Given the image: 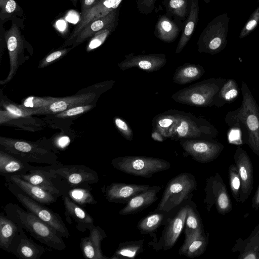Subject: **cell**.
I'll return each instance as SVG.
<instances>
[{
  "mask_svg": "<svg viewBox=\"0 0 259 259\" xmlns=\"http://www.w3.org/2000/svg\"><path fill=\"white\" fill-rule=\"evenodd\" d=\"M240 106L229 111L225 122L230 129L239 132L243 144H247L259 157V106L248 85L242 81Z\"/></svg>",
  "mask_w": 259,
  "mask_h": 259,
  "instance_id": "obj_1",
  "label": "cell"
},
{
  "mask_svg": "<svg viewBox=\"0 0 259 259\" xmlns=\"http://www.w3.org/2000/svg\"><path fill=\"white\" fill-rule=\"evenodd\" d=\"M4 210L9 218L19 224L40 243L59 251L66 249L63 237L55 229L32 212L13 203L5 205Z\"/></svg>",
  "mask_w": 259,
  "mask_h": 259,
  "instance_id": "obj_2",
  "label": "cell"
},
{
  "mask_svg": "<svg viewBox=\"0 0 259 259\" xmlns=\"http://www.w3.org/2000/svg\"><path fill=\"white\" fill-rule=\"evenodd\" d=\"M218 135V130L206 119L176 110L174 120L164 138L175 141L189 138L214 140Z\"/></svg>",
  "mask_w": 259,
  "mask_h": 259,
  "instance_id": "obj_3",
  "label": "cell"
},
{
  "mask_svg": "<svg viewBox=\"0 0 259 259\" xmlns=\"http://www.w3.org/2000/svg\"><path fill=\"white\" fill-rule=\"evenodd\" d=\"M226 80L221 77L208 78L177 91L171 98L183 104L210 107L214 106L218 94Z\"/></svg>",
  "mask_w": 259,
  "mask_h": 259,
  "instance_id": "obj_4",
  "label": "cell"
},
{
  "mask_svg": "<svg viewBox=\"0 0 259 259\" xmlns=\"http://www.w3.org/2000/svg\"><path fill=\"white\" fill-rule=\"evenodd\" d=\"M197 182L190 173L179 174L167 183L154 211L170 212L191 199L197 189Z\"/></svg>",
  "mask_w": 259,
  "mask_h": 259,
  "instance_id": "obj_5",
  "label": "cell"
},
{
  "mask_svg": "<svg viewBox=\"0 0 259 259\" xmlns=\"http://www.w3.org/2000/svg\"><path fill=\"white\" fill-rule=\"evenodd\" d=\"M115 169L125 174L144 178L169 169L170 163L164 159L142 156H125L115 158L111 161Z\"/></svg>",
  "mask_w": 259,
  "mask_h": 259,
  "instance_id": "obj_6",
  "label": "cell"
},
{
  "mask_svg": "<svg viewBox=\"0 0 259 259\" xmlns=\"http://www.w3.org/2000/svg\"><path fill=\"white\" fill-rule=\"evenodd\" d=\"M229 17L224 13L210 21L200 35L198 52L215 55L226 47L229 31Z\"/></svg>",
  "mask_w": 259,
  "mask_h": 259,
  "instance_id": "obj_7",
  "label": "cell"
},
{
  "mask_svg": "<svg viewBox=\"0 0 259 259\" xmlns=\"http://www.w3.org/2000/svg\"><path fill=\"white\" fill-rule=\"evenodd\" d=\"M6 182L9 191L26 210L32 212L51 226L63 237L68 238L70 236L69 230L58 213L27 196L14 183L9 181Z\"/></svg>",
  "mask_w": 259,
  "mask_h": 259,
  "instance_id": "obj_8",
  "label": "cell"
},
{
  "mask_svg": "<svg viewBox=\"0 0 259 259\" xmlns=\"http://www.w3.org/2000/svg\"><path fill=\"white\" fill-rule=\"evenodd\" d=\"M191 199L171 211L164 225L160 237L157 238L156 236L152 238V241L149 242V245L156 251L161 250L166 251L173 247L184 229L189 204Z\"/></svg>",
  "mask_w": 259,
  "mask_h": 259,
  "instance_id": "obj_9",
  "label": "cell"
},
{
  "mask_svg": "<svg viewBox=\"0 0 259 259\" xmlns=\"http://www.w3.org/2000/svg\"><path fill=\"white\" fill-rule=\"evenodd\" d=\"M6 152L28 163L58 164L57 156L37 145L22 141L6 140L1 142Z\"/></svg>",
  "mask_w": 259,
  "mask_h": 259,
  "instance_id": "obj_10",
  "label": "cell"
},
{
  "mask_svg": "<svg viewBox=\"0 0 259 259\" xmlns=\"http://www.w3.org/2000/svg\"><path fill=\"white\" fill-rule=\"evenodd\" d=\"M204 203L209 212L214 205L218 212L225 215L233 208L231 200L222 178L217 172L206 180Z\"/></svg>",
  "mask_w": 259,
  "mask_h": 259,
  "instance_id": "obj_11",
  "label": "cell"
},
{
  "mask_svg": "<svg viewBox=\"0 0 259 259\" xmlns=\"http://www.w3.org/2000/svg\"><path fill=\"white\" fill-rule=\"evenodd\" d=\"M180 143L185 152L195 161L208 163L216 159L223 151L224 146L214 140L183 139Z\"/></svg>",
  "mask_w": 259,
  "mask_h": 259,
  "instance_id": "obj_12",
  "label": "cell"
},
{
  "mask_svg": "<svg viewBox=\"0 0 259 259\" xmlns=\"http://www.w3.org/2000/svg\"><path fill=\"white\" fill-rule=\"evenodd\" d=\"M47 170L62 177L72 188L89 187L99 181L98 173L83 165H63L61 163L51 165Z\"/></svg>",
  "mask_w": 259,
  "mask_h": 259,
  "instance_id": "obj_13",
  "label": "cell"
},
{
  "mask_svg": "<svg viewBox=\"0 0 259 259\" xmlns=\"http://www.w3.org/2000/svg\"><path fill=\"white\" fill-rule=\"evenodd\" d=\"M152 187L144 184L113 182L102 187L101 191L108 202L126 204L133 197Z\"/></svg>",
  "mask_w": 259,
  "mask_h": 259,
  "instance_id": "obj_14",
  "label": "cell"
},
{
  "mask_svg": "<svg viewBox=\"0 0 259 259\" xmlns=\"http://www.w3.org/2000/svg\"><path fill=\"white\" fill-rule=\"evenodd\" d=\"M241 182L239 202L244 203L248 199L253 184V167L251 161L246 151L241 147H237L234 156Z\"/></svg>",
  "mask_w": 259,
  "mask_h": 259,
  "instance_id": "obj_15",
  "label": "cell"
},
{
  "mask_svg": "<svg viewBox=\"0 0 259 259\" xmlns=\"http://www.w3.org/2000/svg\"><path fill=\"white\" fill-rule=\"evenodd\" d=\"M122 0H101L94 6L81 15L80 19L71 35L67 39L65 45L74 40L79 33L91 22L102 18L119 6Z\"/></svg>",
  "mask_w": 259,
  "mask_h": 259,
  "instance_id": "obj_16",
  "label": "cell"
},
{
  "mask_svg": "<svg viewBox=\"0 0 259 259\" xmlns=\"http://www.w3.org/2000/svg\"><path fill=\"white\" fill-rule=\"evenodd\" d=\"M167 60L164 54H148L125 56V59L118 64L119 68L125 70L137 67L148 72L158 71L166 64Z\"/></svg>",
  "mask_w": 259,
  "mask_h": 259,
  "instance_id": "obj_17",
  "label": "cell"
},
{
  "mask_svg": "<svg viewBox=\"0 0 259 259\" xmlns=\"http://www.w3.org/2000/svg\"><path fill=\"white\" fill-rule=\"evenodd\" d=\"M88 236L83 237L80 247L84 258L90 259H109L105 256L101 248L102 241L107 237L105 231L99 226H93L89 230Z\"/></svg>",
  "mask_w": 259,
  "mask_h": 259,
  "instance_id": "obj_18",
  "label": "cell"
},
{
  "mask_svg": "<svg viewBox=\"0 0 259 259\" xmlns=\"http://www.w3.org/2000/svg\"><path fill=\"white\" fill-rule=\"evenodd\" d=\"M96 97V94L88 93L59 98L46 107L32 111V115L58 113L76 106L87 105L93 102Z\"/></svg>",
  "mask_w": 259,
  "mask_h": 259,
  "instance_id": "obj_19",
  "label": "cell"
},
{
  "mask_svg": "<svg viewBox=\"0 0 259 259\" xmlns=\"http://www.w3.org/2000/svg\"><path fill=\"white\" fill-rule=\"evenodd\" d=\"M66 220L71 224L73 220L78 230L84 232L94 226V220L82 206L74 202L68 195L63 196Z\"/></svg>",
  "mask_w": 259,
  "mask_h": 259,
  "instance_id": "obj_20",
  "label": "cell"
},
{
  "mask_svg": "<svg viewBox=\"0 0 259 259\" xmlns=\"http://www.w3.org/2000/svg\"><path fill=\"white\" fill-rule=\"evenodd\" d=\"M45 251V248L28 238L24 231L15 239L11 250L20 259H39Z\"/></svg>",
  "mask_w": 259,
  "mask_h": 259,
  "instance_id": "obj_21",
  "label": "cell"
},
{
  "mask_svg": "<svg viewBox=\"0 0 259 259\" xmlns=\"http://www.w3.org/2000/svg\"><path fill=\"white\" fill-rule=\"evenodd\" d=\"M5 37L10 60V72L7 78L2 81L6 83L13 77L18 67V55L22 48V39L18 27L13 24L11 27L5 33Z\"/></svg>",
  "mask_w": 259,
  "mask_h": 259,
  "instance_id": "obj_22",
  "label": "cell"
},
{
  "mask_svg": "<svg viewBox=\"0 0 259 259\" xmlns=\"http://www.w3.org/2000/svg\"><path fill=\"white\" fill-rule=\"evenodd\" d=\"M161 189L160 186H153L151 189L136 195L128 201L118 213L120 215H126L143 210L158 199L157 195Z\"/></svg>",
  "mask_w": 259,
  "mask_h": 259,
  "instance_id": "obj_23",
  "label": "cell"
},
{
  "mask_svg": "<svg viewBox=\"0 0 259 259\" xmlns=\"http://www.w3.org/2000/svg\"><path fill=\"white\" fill-rule=\"evenodd\" d=\"M6 181L17 185L24 193L35 201L43 204H50L55 202L57 197L39 186L31 184L24 180L18 175L5 178Z\"/></svg>",
  "mask_w": 259,
  "mask_h": 259,
  "instance_id": "obj_24",
  "label": "cell"
},
{
  "mask_svg": "<svg viewBox=\"0 0 259 259\" xmlns=\"http://www.w3.org/2000/svg\"><path fill=\"white\" fill-rule=\"evenodd\" d=\"M231 250L239 252L238 259H259V224L247 238H238Z\"/></svg>",
  "mask_w": 259,
  "mask_h": 259,
  "instance_id": "obj_25",
  "label": "cell"
},
{
  "mask_svg": "<svg viewBox=\"0 0 259 259\" xmlns=\"http://www.w3.org/2000/svg\"><path fill=\"white\" fill-rule=\"evenodd\" d=\"M40 167L32 166L8 152L0 151V174L5 178L26 174L30 170Z\"/></svg>",
  "mask_w": 259,
  "mask_h": 259,
  "instance_id": "obj_26",
  "label": "cell"
},
{
  "mask_svg": "<svg viewBox=\"0 0 259 259\" xmlns=\"http://www.w3.org/2000/svg\"><path fill=\"white\" fill-rule=\"evenodd\" d=\"M5 214L3 212L0 214V247L11 252L14 240L24 229Z\"/></svg>",
  "mask_w": 259,
  "mask_h": 259,
  "instance_id": "obj_27",
  "label": "cell"
},
{
  "mask_svg": "<svg viewBox=\"0 0 259 259\" xmlns=\"http://www.w3.org/2000/svg\"><path fill=\"white\" fill-rule=\"evenodd\" d=\"M42 167L32 169L27 174L19 175L24 180L28 183L40 187L43 189L58 197L61 191L56 187L51 178H56L57 175L51 173L47 169H42Z\"/></svg>",
  "mask_w": 259,
  "mask_h": 259,
  "instance_id": "obj_28",
  "label": "cell"
},
{
  "mask_svg": "<svg viewBox=\"0 0 259 259\" xmlns=\"http://www.w3.org/2000/svg\"><path fill=\"white\" fill-rule=\"evenodd\" d=\"M209 240V234H195L185 237V241L179 249V254L189 258L202 255L206 250Z\"/></svg>",
  "mask_w": 259,
  "mask_h": 259,
  "instance_id": "obj_29",
  "label": "cell"
},
{
  "mask_svg": "<svg viewBox=\"0 0 259 259\" xmlns=\"http://www.w3.org/2000/svg\"><path fill=\"white\" fill-rule=\"evenodd\" d=\"M116 10L108 15L90 22L77 35L74 42V46L82 42L88 38L105 28L113 27L116 17Z\"/></svg>",
  "mask_w": 259,
  "mask_h": 259,
  "instance_id": "obj_30",
  "label": "cell"
},
{
  "mask_svg": "<svg viewBox=\"0 0 259 259\" xmlns=\"http://www.w3.org/2000/svg\"><path fill=\"white\" fill-rule=\"evenodd\" d=\"M171 211L154 210L139 221L137 228L142 234H148L153 238L156 236L157 229L165 225Z\"/></svg>",
  "mask_w": 259,
  "mask_h": 259,
  "instance_id": "obj_31",
  "label": "cell"
},
{
  "mask_svg": "<svg viewBox=\"0 0 259 259\" xmlns=\"http://www.w3.org/2000/svg\"><path fill=\"white\" fill-rule=\"evenodd\" d=\"M204 73L205 70L202 66L186 63L176 69L172 81L179 84H186L199 79Z\"/></svg>",
  "mask_w": 259,
  "mask_h": 259,
  "instance_id": "obj_32",
  "label": "cell"
},
{
  "mask_svg": "<svg viewBox=\"0 0 259 259\" xmlns=\"http://www.w3.org/2000/svg\"><path fill=\"white\" fill-rule=\"evenodd\" d=\"M184 229L185 237H190L195 234L205 233L197 206L192 199L189 202Z\"/></svg>",
  "mask_w": 259,
  "mask_h": 259,
  "instance_id": "obj_33",
  "label": "cell"
},
{
  "mask_svg": "<svg viewBox=\"0 0 259 259\" xmlns=\"http://www.w3.org/2000/svg\"><path fill=\"white\" fill-rule=\"evenodd\" d=\"M199 7L197 0L192 1L190 14L184 30L178 42L176 53H180L190 40L198 18Z\"/></svg>",
  "mask_w": 259,
  "mask_h": 259,
  "instance_id": "obj_34",
  "label": "cell"
},
{
  "mask_svg": "<svg viewBox=\"0 0 259 259\" xmlns=\"http://www.w3.org/2000/svg\"><path fill=\"white\" fill-rule=\"evenodd\" d=\"M143 239L132 240L119 244L110 259H134L144 251Z\"/></svg>",
  "mask_w": 259,
  "mask_h": 259,
  "instance_id": "obj_35",
  "label": "cell"
},
{
  "mask_svg": "<svg viewBox=\"0 0 259 259\" xmlns=\"http://www.w3.org/2000/svg\"><path fill=\"white\" fill-rule=\"evenodd\" d=\"M239 93L240 89L236 80L232 78L227 79L218 94L214 106L220 108L234 102Z\"/></svg>",
  "mask_w": 259,
  "mask_h": 259,
  "instance_id": "obj_36",
  "label": "cell"
},
{
  "mask_svg": "<svg viewBox=\"0 0 259 259\" xmlns=\"http://www.w3.org/2000/svg\"><path fill=\"white\" fill-rule=\"evenodd\" d=\"M156 30L159 39L166 42L174 41L179 32L177 25L166 17H162L158 20Z\"/></svg>",
  "mask_w": 259,
  "mask_h": 259,
  "instance_id": "obj_37",
  "label": "cell"
},
{
  "mask_svg": "<svg viewBox=\"0 0 259 259\" xmlns=\"http://www.w3.org/2000/svg\"><path fill=\"white\" fill-rule=\"evenodd\" d=\"M89 187H75L68 192V196L77 204L84 207L87 204H96L97 203L91 193V189Z\"/></svg>",
  "mask_w": 259,
  "mask_h": 259,
  "instance_id": "obj_38",
  "label": "cell"
},
{
  "mask_svg": "<svg viewBox=\"0 0 259 259\" xmlns=\"http://www.w3.org/2000/svg\"><path fill=\"white\" fill-rule=\"evenodd\" d=\"M59 99L58 98L30 96L24 100L21 106L26 110H30L32 113V111L46 107Z\"/></svg>",
  "mask_w": 259,
  "mask_h": 259,
  "instance_id": "obj_39",
  "label": "cell"
},
{
  "mask_svg": "<svg viewBox=\"0 0 259 259\" xmlns=\"http://www.w3.org/2000/svg\"><path fill=\"white\" fill-rule=\"evenodd\" d=\"M228 172L230 188L232 196L236 202H239L241 182L237 166L231 164L229 167Z\"/></svg>",
  "mask_w": 259,
  "mask_h": 259,
  "instance_id": "obj_40",
  "label": "cell"
},
{
  "mask_svg": "<svg viewBox=\"0 0 259 259\" xmlns=\"http://www.w3.org/2000/svg\"><path fill=\"white\" fill-rule=\"evenodd\" d=\"M259 23V6L250 15L245 25L243 26L239 35V38H243L248 35Z\"/></svg>",
  "mask_w": 259,
  "mask_h": 259,
  "instance_id": "obj_41",
  "label": "cell"
},
{
  "mask_svg": "<svg viewBox=\"0 0 259 259\" xmlns=\"http://www.w3.org/2000/svg\"><path fill=\"white\" fill-rule=\"evenodd\" d=\"M113 27H108L96 33L89 42L87 50L90 51L100 46L110 33Z\"/></svg>",
  "mask_w": 259,
  "mask_h": 259,
  "instance_id": "obj_42",
  "label": "cell"
},
{
  "mask_svg": "<svg viewBox=\"0 0 259 259\" xmlns=\"http://www.w3.org/2000/svg\"><path fill=\"white\" fill-rule=\"evenodd\" d=\"M114 122L121 135L126 140L132 141L133 139V132L128 123L122 118L118 117L114 118Z\"/></svg>",
  "mask_w": 259,
  "mask_h": 259,
  "instance_id": "obj_43",
  "label": "cell"
},
{
  "mask_svg": "<svg viewBox=\"0 0 259 259\" xmlns=\"http://www.w3.org/2000/svg\"><path fill=\"white\" fill-rule=\"evenodd\" d=\"M92 107V105L76 106L58 113L56 115V116L57 117H65L75 116L85 112Z\"/></svg>",
  "mask_w": 259,
  "mask_h": 259,
  "instance_id": "obj_44",
  "label": "cell"
},
{
  "mask_svg": "<svg viewBox=\"0 0 259 259\" xmlns=\"http://www.w3.org/2000/svg\"><path fill=\"white\" fill-rule=\"evenodd\" d=\"M188 2V0H170L169 6L174 14L183 17L186 13Z\"/></svg>",
  "mask_w": 259,
  "mask_h": 259,
  "instance_id": "obj_45",
  "label": "cell"
},
{
  "mask_svg": "<svg viewBox=\"0 0 259 259\" xmlns=\"http://www.w3.org/2000/svg\"><path fill=\"white\" fill-rule=\"evenodd\" d=\"M5 108L17 118L20 117H26L32 115L31 111L22 108L21 106H17L13 104L5 105Z\"/></svg>",
  "mask_w": 259,
  "mask_h": 259,
  "instance_id": "obj_46",
  "label": "cell"
},
{
  "mask_svg": "<svg viewBox=\"0 0 259 259\" xmlns=\"http://www.w3.org/2000/svg\"><path fill=\"white\" fill-rule=\"evenodd\" d=\"M0 7L3 13L11 14L16 10L17 5L14 0H0Z\"/></svg>",
  "mask_w": 259,
  "mask_h": 259,
  "instance_id": "obj_47",
  "label": "cell"
},
{
  "mask_svg": "<svg viewBox=\"0 0 259 259\" xmlns=\"http://www.w3.org/2000/svg\"><path fill=\"white\" fill-rule=\"evenodd\" d=\"M67 51V49H64L57 51L50 54L42 61L40 65L41 67H44L49 63L58 59L60 57L66 54Z\"/></svg>",
  "mask_w": 259,
  "mask_h": 259,
  "instance_id": "obj_48",
  "label": "cell"
},
{
  "mask_svg": "<svg viewBox=\"0 0 259 259\" xmlns=\"http://www.w3.org/2000/svg\"><path fill=\"white\" fill-rule=\"evenodd\" d=\"M70 142V138L68 136H63L57 139L56 145L60 149H63L69 145Z\"/></svg>",
  "mask_w": 259,
  "mask_h": 259,
  "instance_id": "obj_49",
  "label": "cell"
},
{
  "mask_svg": "<svg viewBox=\"0 0 259 259\" xmlns=\"http://www.w3.org/2000/svg\"><path fill=\"white\" fill-rule=\"evenodd\" d=\"M15 118H17V117L7 110L0 112V123L1 124Z\"/></svg>",
  "mask_w": 259,
  "mask_h": 259,
  "instance_id": "obj_50",
  "label": "cell"
},
{
  "mask_svg": "<svg viewBox=\"0 0 259 259\" xmlns=\"http://www.w3.org/2000/svg\"><path fill=\"white\" fill-rule=\"evenodd\" d=\"M98 0H82L81 1V15L87 10L94 6Z\"/></svg>",
  "mask_w": 259,
  "mask_h": 259,
  "instance_id": "obj_51",
  "label": "cell"
},
{
  "mask_svg": "<svg viewBox=\"0 0 259 259\" xmlns=\"http://www.w3.org/2000/svg\"><path fill=\"white\" fill-rule=\"evenodd\" d=\"M252 207L255 210L259 208V186L252 199Z\"/></svg>",
  "mask_w": 259,
  "mask_h": 259,
  "instance_id": "obj_52",
  "label": "cell"
},
{
  "mask_svg": "<svg viewBox=\"0 0 259 259\" xmlns=\"http://www.w3.org/2000/svg\"><path fill=\"white\" fill-rule=\"evenodd\" d=\"M151 138L156 141L162 142L164 140H165V138L162 136V135L158 131L156 130H152V132L151 133Z\"/></svg>",
  "mask_w": 259,
  "mask_h": 259,
  "instance_id": "obj_53",
  "label": "cell"
},
{
  "mask_svg": "<svg viewBox=\"0 0 259 259\" xmlns=\"http://www.w3.org/2000/svg\"><path fill=\"white\" fill-rule=\"evenodd\" d=\"M72 16V13H70L69 14H68L67 17H66V19L71 22H76L78 19V16L76 15V14H74L73 17Z\"/></svg>",
  "mask_w": 259,
  "mask_h": 259,
  "instance_id": "obj_54",
  "label": "cell"
},
{
  "mask_svg": "<svg viewBox=\"0 0 259 259\" xmlns=\"http://www.w3.org/2000/svg\"><path fill=\"white\" fill-rule=\"evenodd\" d=\"M66 24L63 20H59L57 22V27L61 31H63L65 29Z\"/></svg>",
  "mask_w": 259,
  "mask_h": 259,
  "instance_id": "obj_55",
  "label": "cell"
},
{
  "mask_svg": "<svg viewBox=\"0 0 259 259\" xmlns=\"http://www.w3.org/2000/svg\"><path fill=\"white\" fill-rule=\"evenodd\" d=\"M155 1L156 0H142V3L147 7H151L154 4Z\"/></svg>",
  "mask_w": 259,
  "mask_h": 259,
  "instance_id": "obj_56",
  "label": "cell"
},
{
  "mask_svg": "<svg viewBox=\"0 0 259 259\" xmlns=\"http://www.w3.org/2000/svg\"><path fill=\"white\" fill-rule=\"evenodd\" d=\"M206 3H208L210 0H204Z\"/></svg>",
  "mask_w": 259,
  "mask_h": 259,
  "instance_id": "obj_57",
  "label": "cell"
},
{
  "mask_svg": "<svg viewBox=\"0 0 259 259\" xmlns=\"http://www.w3.org/2000/svg\"><path fill=\"white\" fill-rule=\"evenodd\" d=\"M101 1V0H98V1Z\"/></svg>",
  "mask_w": 259,
  "mask_h": 259,
  "instance_id": "obj_58",
  "label": "cell"
},
{
  "mask_svg": "<svg viewBox=\"0 0 259 259\" xmlns=\"http://www.w3.org/2000/svg\"><path fill=\"white\" fill-rule=\"evenodd\" d=\"M258 3H259V0H258Z\"/></svg>",
  "mask_w": 259,
  "mask_h": 259,
  "instance_id": "obj_59",
  "label": "cell"
}]
</instances>
